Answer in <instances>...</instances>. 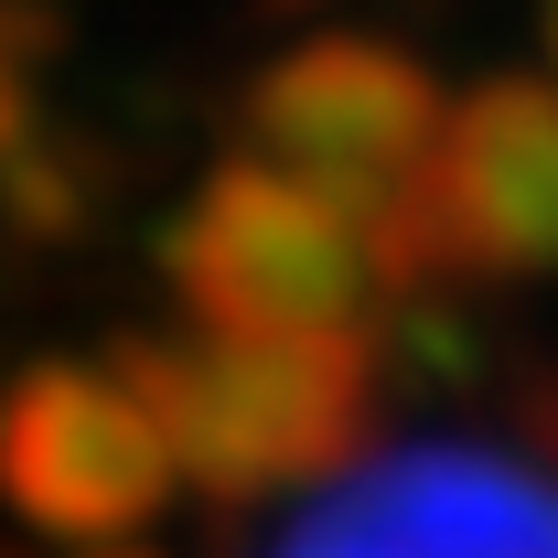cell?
I'll return each mask as SVG.
<instances>
[{
    "label": "cell",
    "instance_id": "cell-1",
    "mask_svg": "<svg viewBox=\"0 0 558 558\" xmlns=\"http://www.w3.org/2000/svg\"><path fill=\"white\" fill-rule=\"evenodd\" d=\"M290 558H558V484L473 451H418L344 484L290 537Z\"/></svg>",
    "mask_w": 558,
    "mask_h": 558
}]
</instances>
